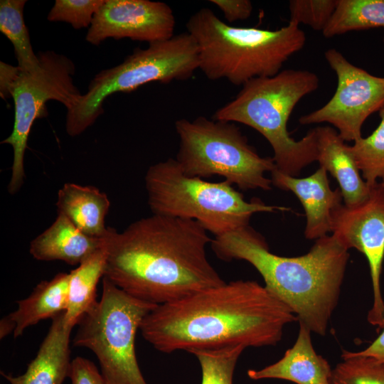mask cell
<instances>
[{
	"label": "cell",
	"mask_w": 384,
	"mask_h": 384,
	"mask_svg": "<svg viewBox=\"0 0 384 384\" xmlns=\"http://www.w3.org/2000/svg\"><path fill=\"white\" fill-rule=\"evenodd\" d=\"M292 310L255 281L236 280L157 305L140 331L152 346L170 353L229 346H275Z\"/></svg>",
	"instance_id": "obj_1"
},
{
	"label": "cell",
	"mask_w": 384,
	"mask_h": 384,
	"mask_svg": "<svg viewBox=\"0 0 384 384\" xmlns=\"http://www.w3.org/2000/svg\"><path fill=\"white\" fill-rule=\"evenodd\" d=\"M211 241L196 220L154 214L110 228L104 277L144 302L176 301L225 283L207 257Z\"/></svg>",
	"instance_id": "obj_2"
},
{
	"label": "cell",
	"mask_w": 384,
	"mask_h": 384,
	"mask_svg": "<svg viewBox=\"0 0 384 384\" xmlns=\"http://www.w3.org/2000/svg\"><path fill=\"white\" fill-rule=\"evenodd\" d=\"M211 247L224 260H242L260 274L265 287L295 314L299 324L320 336L326 333L337 305L349 253L337 238L326 235L300 256L270 251L250 225L215 236Z\"/></svg>",
	"instance_id": "obj_3"
},
{
	"label": "cell",
	"mask_w": 384,
	"mask_h": 384,
	"mask_svg": "<svg viewBox=\"0 0 384 384\" xmlns=\"http://www.w3.org/2000/svg\"><path fill=\"white\" fill-rule=\"evenodd\" d=\"M186 27L197 43L199 69L206 78L235 85L277 75L306 40L299 25L292 21L276 30L234 27L206 7L192 14Z\"/></svg>",
	"instance_id": "obj_4"
},
{
	"label": "cell",
	"mask_w": 384,
	"mask_h": 384,
	"mask_svg": "<svg viewBox=\"0 0 384 384\" xmlns=\"http://www.w3.org/2000/svg\"><path fill=\"white\" fill-rule=\"evenodd\" d=\"M319 86L318 75L306 70L287 69L272 77L255 78L217 110L213 119L239 122L257 130L273 150L276 169L296 177L316 161V132L311 129L297 141L290 137L287 124L297 103Z\"/></svg>",
	"instance_id": "obj_5"
},
{
	"label": "cell",
	"mask_w": 384,
	"mask_h": 384,
	"mask_svg": "<svg viewBox=\"0 0 384 384\" xmlns=\"http://www.w3.org/2000/svg\"><path fill=\"white\" fill-rule=\"evenodd\" d=\"M145 187L153 214L196 220L215 236L249 225L255 213L289 210L257 198L247 201L225 180L210 182L189 176L171 158L149 168Z\"/></svg>",
	"instance_id": "obj_6"
},
{
	"label": "cell",
	"mask_w": 384,
	"mask_h": 384,
	"mask_svg": "<svg viewBox=\"0 0 384 384\" xmlns=\"http://www.w3.org/2000/svg\"><path fill=\"white\" fill-rule=\"evenodd\" d=\"M199 64L197 43L187 31L150 43L145 49L136 48L122 63L95 75L87 91L67 110V134L76 137L92 126L104 112L103 103L110 95L129 92L152 82L187 80Z\"/></svg>",
	"instance_id": "obj_7"
},
{
	"label": "cell",
	"mask_w": 384,
	"mask_h": 384,
	"mask_svg": "<svg viewBox=\"0 0 384 384\" xmlns=\"http://www.w3.org/2000/svg\"><path fill=\"white\" fill-rule=\"evenodd\" d=\"M179 139L176 161L189 176H220L241 190L272 189L265 173L276 169L272 157L260 156L234 122L209 119L175 122Z\"/></svg>",
	"instance_id": "obj_8"
},
{
	"label": "cell",
	"mask_w": 384,
	"mask_h": 384,
	"mask_svg": "<svg viewBox=\"0 0 384 384\" xmlns=\"http://www.w3.org/2000/svg\"><path fill=\"white\" fill-rule=\"evenodd\" d=\"M156 306L102 277L100 299L79 323L73 343L95 355L105 384H148L137 359L135 340L144 319Z\"/></svg>",
	"instance_id": "obj_9"
},
{
	"label": "cell",
	"mask_w": 384,
	"mask_h": 384,
	"mask_svg": "<svg viewBox=\"0 0 384 384\" xmlns=\"http://www.w3.org/2000/svg\"><path fill=\"white\" fill-rule=\"evenodd\" d=\"M40 68L33 73L20 71L12 87L14 122L11 134L1 142L13 149L11 176L8 185L11 194L21 188L25 178L24 155L32 126L45 117L46 103L55 100L67 110L73 107L82 95L74 85L75 65L67 56L53 50L39 52ZM21 70V69H20Z\"/></svg>",
	"instance_id": "obj_10"
},
{
	"label": "cell",
	"mask_w": 384,
	"mask_h": 384,
	"mask_svg": "<svg viewBox=\"0 0 384 384\" xmlns=\"http://www.w3.org/2000/svg\"><path fill=\"white\" fill-rule=\"evenodd\" d=\"M324 58L336 75V90L324 105L300 117L299 122L329 123L345 142H353L362 137L366 119L384 107V77L354 65L336 48L326 50Z\"/></svg>",
	"instance_id": "obj_11"
},
{
	"label": "cell",
	"mask_w": 384,
	"mask_h": 384,
	"mask_svg": "<svg viewBox=\"0 0 384 384\" xmlns=\"http://www.w3.org/2000/svg\"><path fill=\"white\" fill-rule=\"evenodd\" d=\"M331 233L347 249L356 248L367 258L371 277L373 302L368 322L378 329L384 326V302L380 276L384 259V183L370 187L362 203L337 208L332 214Z\"/></svg>",
	"instance_id": "obj_12"
},
{
	"label": "cell",
	"mask_w": 384,
	"mask_h": 384,
	"mask_svg": "<svg viewBox=\"0 0 384 384\" xmlns=\"http://www.w3.org/2000/svg\"><path fill=\"white\" fill-rule=\"evenodd\" d=\"M175 26L174 12L164 2L105 0L93 17L85 39L94 46L109 38L150 43L172 38Z\"/></svg>",
	"instance_id": "obj_13"
},
{
	"label": "cell",
	"mask_w": 384,
	"mask_h": 384,
	"mask_svg": "<svg viewBox=\"0 0 384 384\" xmlns=\"http://www.w3.org/2000/svg\"><path fill=\"white\" fill-rule=\"evenodd\" d=\"M272 184L292 192L300 201L306 218L304 235L309 240H317L331 233L333 212L342 205L339 188H330L327 171L319 168L305 178H297L281 173L276 169L272 172Z\"/></svg>",
	"instance_id": "obj_14"
},
{
	"label": "cell",
	"mask_w": 384,
	"mask_h": 384,
	"mask_svg": "<svg viewBox=\"0 0 384 384\" xmlns=\"http://www.w3.org/2000/svg\"><path fill=\"white\" fill-rule=\"evenodd\" d=\"M311 333L299 324L296 341L284 356L265 368L248 370V377L254 380L280 379L295 384H331L332 369L329 362L316 352Z\"/></svg>",
	"instance_id": "obj_15"
},
{
	"label": "cell",
	"mask_w": 384,
	"mask_h": 384,
	"mask_svg": "<svg viewBox=\"0 0 384 384\" xmlns=\"http://www.w3.org/2000/svg\"><path fill=\"white\" fill-rule=\"evenodd\" d=\"M64 315L63 312L52 319L47 335L24 373L13 375L1 371L9 384H63L69 377L73 329L65 326Z\"/></svg>",
	"instance_id": "obj_16"
},
{
	"label": "cell",
	"mask_w": 384,
	"mask_h": 384,
	"mask_svg": "<svg viewBox=\"0 0 384 384\" xmlns=\"http://www.w3.org/2000/svg\"><path fill=\"white\" fill-rule=\"evenodd\" d=\"M315 129L316 161L338 183L344 205L353 206L362 203L368 198L370 187L360 175L350 145L331 127L321 126Z\"/></svg>",
	"instance_id": "obj_17"
},
{
	"label": "cell",
	"mask_w": 384,
	"mask_h": 384,
	"mask_svg": "<svg viewBox=\"0 0 384 384\" xmlns=\"http://www.w3.org/2000/svg\"><path fill=\"white\" fill-rule=\"evenodd\" d=\"M106 239L107 236L100 238L83 233L66 216L58 213L52 225L31 242L29 252L37 260H60L79 265L103 247Z\"/></svg>",
	"instance_id": "obj_18"
},
{
	"label": "cell",
	"mask_w": 384,
	"mask_h": 384,
	"mask_svg": "<svg viewBox=\"0 0 384 384\" xmlns=\"http://www.w3.org/2000/svg\"><path fill=\"white\" fill-rule=\"evenodd\" d=\"M58 213L66 216L83 233L105 238L110 228L105 218L110 202L106 193L92 186L66 183L58 191Z\"/></svg>",
	"instance_id": "obj_19"
},
{
	"label": "cell",
	"mask_w": 384,
	"mask_h": 384,
	"mask_svg": "<svg viewBox=\"0 0 384 384\" xmlns=\"http://www.w3.org/2000/svg\"><path fill=\"white\" fill-rule=\"evenodd\" d=\"M69 273H58L42 281L26 298L17 302V309L9 316L16 324L14 338L21 336L29 326L65 312L68 302Z\"/></svg>",
	"instance_id": "obj_20"
},
{
	"label": "cell",
	"mask_w": 384,
	"mask_h": 384,
	"mask_svg": "<svg viewBox=\"0 0 384 384\" xmlns=\"http://www.w3.org/2000/svg\"><path fill=\"white\" fill-rule=\"evenodd\" d=\"M107 242V239H106ZM107 262L106 243L69 272L68 302L65 324L73 329L97 302V286L105 276Z\"/></svg>",
	"instance_id": "obj_21"
},
{
	"label": "cell",
	"mask_w": 384,
	"mask_h": 384,
	"mask_svg": "<svg viewBox=\"0 0 384 384\" xmlns=\"http://www.w3.org/2000/svg\"><path fill=\"white\" fill-rule=\"evenodd\" d=\"M384 28V0H337L322 35L333 38L351 31Z\"/></svg>",
	"instance_id": "obj_22"
},
{
	"label": "cell",
	"mask_w": 384,
	"mask_h": 384,
	"mask_svg": "<svg viewBox=\"0 0 384 384\" xmlns=\"http://www.w3.org/2000/svg\"><path fill=\"white\" fill-rule=\"evenodd\" d=\"M26 0L0 1V31L11 41L21 70L33 73L40 68V60L33 50L23 19Z\"/></svg>",
	"instance_id": "obj_23"
},
{
	"label": "cell",
	"mask_w": 384,
	"mask_h": 384,
	"mask_svg": "<svg viewBox=\"0 0 384 384\" xmlns=\"http://www.w3.org/2000/svg\"><path fill=\"white\" fill-rule=\"evenodd\" d=\"M379 115L380 122L372 134L350 146L356 164L369 187L378 180L384 183V107Z\"/></svg>",
	"instance_id": "obj_24"
},
{
	"label": "cell",
	"mask_w": 384,
	"mask_h": 384,
	"mask_svg": "<svg viewBox=\"0 0 384 384\" xmlns=\"http://www.w3.org/2000/svg\"><path fill=\"white\" fill-rule=\"evenodd\" d=\"M332 369L331 384H384V360L343 351Z\"/></svg>",
	"instance_id": "obj_25"
},
{
	"label": "cell",
	"mask_w": 384,
	"mask_h": 384,
	"mask_svg": "<svg viewBox=\"0 0 384 384\" xmlns=\"http://www.w3.org/2000/svg\"><path fill=\"white\" fill-rule=\"evenodd\" d=\"M245 348L236 346L193 352L201 369V384H233L238 360Z\"/></svg>",
	"instance_id": "obj_26"
},
{
	"label": "cell",
	"mask_w": 384,
	"mask_h": 384,
	"mask_svg": "<svg viewBox=\"0 0 384 384\" xmlns=\"http://www.w3.org/2000/svg\"><path fill=\"white\" fill-rule=\"evenodd\" d=\"M105 0H55L47 19L66 22L75 28H88Z\"/></svg>",
	"instance_id": "obj_27"
},
{
	"label": "cell",
	"mask_w": 384,
	"mask_h": 384,
	"mask_svg": "<svg viewBox=\"0 0 384 384\" xmlns=\"http://www.w3.org/2000/svg\"><path fill=\"white\" fill-rule=\"evenodd\" d=\"M337 0H291L289 2V21L309 26L323 31L329 23Z\"/></svg>",
	"instance_id": "obj_28"
},
{
	"label": "cell",
	"mask_w": 384,
	"mask_h": 384,
	"mask_svg": "<svg viewBox=\"0 0 384 384\" xmlns=\"http://www.w3.org/2000/svg\"><path fill=\"white\" fill-rule=\"evenodd\" d=\"M68 378L71 384H105L95 364L80 356L72 360Z\"/></svg>",
	"instance_id": "obj_29"
},
{
	"label": "cell",
	"mask_w": 384,
	"mask_h": 384,
	"mask_svg": "<svg viewBox=\"0 0 384 384\" xmlns=\"http://www.w3.org/2000/svg\"><path fill=\"white\" fill-rule=\"evenodd\" d=\"M223 14L229 23L248 18L252 11V4L249 0H210Z\"/></svg>",
	"instance_id": "obj_30"
},
{
	"label": "cell",
	"mask_w": 384,
	"mask_h": 384,
	"mask_svg": "<svg viewBox=\"0 0 384 384\" xmlns=\"http://www.w3.org/2000/svg\"><path fill=\"white\" fill-rule=\"evenodd\" d=\"M21 70L18 66H14L0 62V95L4 100L11 97V92Z\"/></svg>",
	"instance_id": "obj_31"
},
{
	"label": "cell",
	"mask_w": 384,
	"mask_h": 384,
	"mask_svg": "<svg viewBox=\"0 0 384 384\" xmlns=\"http://www.w3.org/2000/svg\"><path fill=\"white\" fill-rule=\"evenodd\" d=\"M378 336L365 349L357 351L359 354L384 360V326Z\"/></svg>",
	"instance_id": "obj_32"
},
{
	"label": "cell",
	"mask_w": 384,
	"mask_h": 384,
	"mask_svg": "<svg viewBox=\"0 0 384 384\" xmlns=\"http://www.w3.org/2000/svg\"><path fill=\"white\" fill-rule=\"evenodd\" d=\"M16 324L9 314L1 319L0 321V338L2 339L14 332Z\"/></svg>",
	"instance_id": "obj_33"
},
{
	"label": "cell",
	"mask_w": 384,
	"mask_h": 384,
	"mask_svg": "<svg viewBox=\"0 0 384 384\" xmlns=\"http://www.w3.org/2000/svg\"><path fill=\"white\" fill-rule=\"evenodd\" d=\"M383 43H384V37H383Z\"/></svg>",
	"instance_id": "obj_34"
}]
</instances>
